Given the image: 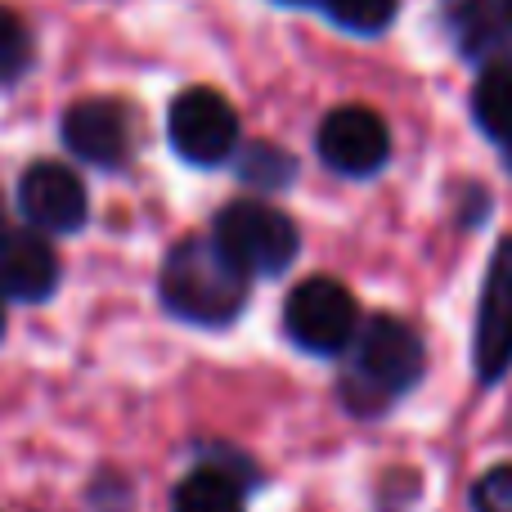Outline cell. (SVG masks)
Returning a JSON list of instances; mask_svg holds the SVG:
<instances>
[{"instance_id":"6da1fadb","label":"cell","mask_w":512,"mask_h":512,"mask_svg":"<svg viewBox=\"0 0 512 512\" xmlns=\"http://www.w3.org/2000/svg\"><path fill=\"white\" fill-rule=\"evenodd\" d=\"M158 288L176 319L221 328L239 319L248 301V274L221 252L216 239H185L180 248H171Z\"/></svg>"},{"instance_id":"7a4b0ae2","label":"cell","mask_w":512,"mask_h":512,"mask_svg":"<svg viewBox=\"0 0 512 512\" xmlns=\"http://www.w3.org/2000/svg\"><path fill=\"white\" fill-rule=\"evenodd\" d=\"M351 360H346V400L355 414H378L396 396H405L423 378V342L396 315H373L351 337Z\"/></svg>"},{"instance_id":"3957f363","label":"cell","mask_w":512,"mask_h":512,"mask_svg":"<svg viewBox=\"0 0 512 512\" xmlns=\"http://www.w3.org/2000/svg\"><path fill=\"white\" fill-rule=\"evenodd\" d=\"M216 243H221V252L230 256L234 265H239L243 274H283L292 261H297V225H292L288 212H279L274 203H265V198H239V203H230L221 216H216Z\"/></svg>"},{"instance_id":"277c9868","label":"cell","mask_w":512,"mask_h":512,"mask_svg":"<svg viewBox=\"0 0 512 512\" xmlns=\"http://www.w3.org/2000/svg\"><path fill=\"white\" fill-rule=\"evenodd\" d=\"M283 328L310 355H342L360 333V306L337 279H301L283 301Z\"/></svg>"},{"instance_id":"5b68a950","label":"cell","mask_w":512,"mask_h":512,"mask_svg":"<svg viewBox=\"0 0 512 512\" xmlns=\"http://www.w3.org/2000/svg\"><path fill=\"white\" fill-rule=\"evenodd\" d=\"M171 149L194 167H221L230 162V153L239 149V113L234 104L212 86H194L185 95H176L167 117Z\"/></svg>"},{"instance_id":"8992f818","label":"cell","mask_w":512,"mask_h":512,"mask_svg":"<svg viewBox=\"0 0 512 512\" xmlns=\"http://www.w3.org/2000/svg\"><path fill=\"white\" fill-rule=\"evenodd\" d=\"M472 360H477L481 382H499L512 369V239H504L490 256L481 310H477V337H472Z\"/></svg>"},{"instance_id":"52a82bcc","label":"cell","mask_w":512,"mask_h":512,"mask_svg":"<svg viewBox=\"0 0 512 512\" xmlns=\"http://www.w3.org/2000/svg\"><path fill=\"white\" fill-rule=\"evenodd\" d=\"M391 153V131L373 108L342 104L319 122V158L342 176H373Z\"/></svg>"},{"instance_id":"ba28073f","label":"cell","mask_w":512,"mask_h":512,"mask_svg":"<svg viewBox=\"0 0 512 512\" xmlns=\"http://www.w3.org/2000/svg\"><path fill=\"white\" fill-rule=\"evenodd\" d=\"M18 207L45 234H77L90 216L86 185L63 162H32L18 180Z\"/></svg>"},{"instance_id":"9c48e42d","label":"cell","mask_w":512,"mask_h":512,"mask_svg":"<svg viewBox=\"0 0 512 512\" xmlns=\"http://www.w3.org/2000/svg\"><path fill=\"white\" fill-rule=\"evenodd\" d=\"M63 144L90 167H122L131 158V117L113 99H81L63 117Z\"/></svg>"},{"instance_id":"30bf717a","label":"cell","mask_w":512,"mask_h":512,"mask_svg":"<svg viewBox=\"0 0 512 512\" xmlns=\"http://www.w3.org/2000/svg\"><path fill=\"white\" fill-rule=\"evenodd\" d=\"M59 288V256L45 230H5L0 234V297L45 301Z\"/></svg>"},{"instance_id":"8fae6325","label":"cell","mask_w":512,"mask_h":512,"mask_svg":"<svg viewBox=\"0 0 512 512\" xmlns=\"http://www.w3.org/2000/svg\"><path fill=\"white\" fill-rule=\"evenodd\" d=\"M450 27L468 59L490 63L512 50V0H459Z\"/></svg>"},{"instance_id":"7c38bea8","label":"cell","mask_w":512,"mask_h":512,"mask_svg":"<svg viewBox=\"0 0 512 512\" xmlns=\"http://www.w3.org/2000/svg\"><path fill=\"white\" fill-rule=\"evenodd\" d=\"M472 113L512 167V54H499L481 68L477 90H472Z\"/></svg>"},{"instance_id":"4fadbf2b","label":"cell","mask_w":512,"mask_h":512,"mask_svg":"<svg viewBox=\"0 0 512 512\" xmlns=\"http://www.w3.org/2000/svg\"><path fill=\"white\" fill-rule=\"evenodd\" d=\"M171 512H243V481L221 463H203L176 486Z\"/></svg>"},{"instance_id":"5bb4252c","label":"cell","mask_w":512,"mask_h":512,"mask_svg":"<svg viewBox=\"0 0 512 512\" xmlns=\"http://www.w3.org/2000/svg\"><path fill=\"white\" fill-rule=\"evenodd\" d=\"M32 68V32L14 9L0 5V86H14Z\"/></svg>"},{"instance_id":"9a60e30c","label":"cell","mask_w":512,"mask_h":512,"mask_svg":"<svg viewBox=\"0 0 512 512\" xmlns=\"http://www.w3.org/2000/svg\"><path fill=\"white\" fill-rule=\"evenodd\" d=\"M319 5L328 9V18H333L337 27H346V32H382V27L396 18V0H319Z\"/></svg>"},{"instance_id":"2e32d148","label":"cell","mask_w":512,"mask_h":512,"mask_svg":"<svg viewBox=\"0 0 512 512\" xmlns=\"http://www.w3.org/2000/svg\"><path fill=\"white\" fill-rule=\"evenodd\" d=\"M239 176L256 189H283L292 176H297V162L288 153H279L274 144H252L239 162Z\"/></svg>"},{"instance_id":"e0dca14e","label":"cell","mask_w":512,"mask_h":512,"mask_svg":"<svg viewBox=\"0 0 512 512\" xmlns=\"http://www.w3.org/2000/svg\"><path fill=\"white\" fill-rule=\"evenodd\" d=\"M472 508L477 512H512V463L490 468L486 477L472 486Z\"/></svg>"},{"instance_id":"ac0fdd59","label":"cell","mask_w":512,"mask_h":512,"mask_svg":"<svg viewBox=\"0 0 512 512\" xmlns=\"http://www.w3.org/2000/svg\"><path fill=\"white\" fill-rule=\"evenodd\" d=\"M0 234H5V198H0Z\"/></svg>"},{"instance_id":"d6986e66","label":"cell","mask_w":512,"mask_h":512,"mask_svg":"<svg viewBox=\"0 0 512 512\" xmlns=\"http://www.w3.org/2000/svg\"><path fill=\"white\" fill-rule=\"evenodd\" d=\"M283 5H319V0H283Z\"/></svg>"},{"instance_id":"ffe728a7","label":"cell","mask_w":512,"mask_h":512,"mask_svg":"<svg viewBox=\"0 0 512 512\" xmlns=\"http://www.w3.org/2000/svg\"><path fill=\"white\" fill-rule=\"evenodd\" d=\"M0 333H5V297H0Z\"/></svg>"}]
</instances>
